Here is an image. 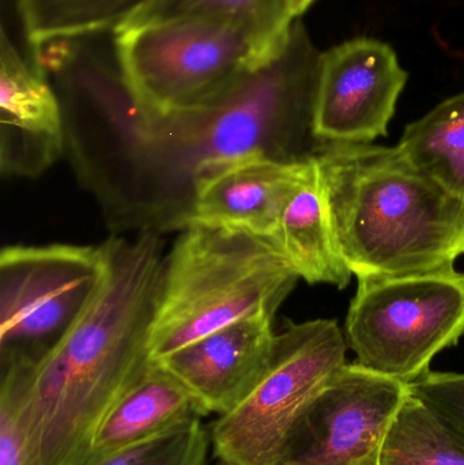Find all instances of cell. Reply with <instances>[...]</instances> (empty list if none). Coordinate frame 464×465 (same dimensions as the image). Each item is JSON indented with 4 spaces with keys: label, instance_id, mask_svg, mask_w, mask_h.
I'll return each mask as SVG.
<instances>
[{
    "label": "cell",
    "instance_id": "cell-1",
    "mask_svg": "<svg viewBox=\"0 0 464 465\" xmlns=\"http://www.w3.org/2000/svg\"><path fill=\"white\" fill-rule=\"evenodd\" d=\"M94 294L38 360L5 361L26 385L27 425L38 465H86L101 423L152 365L150 328L166 256L153 232L104 242Z\"/></svg>",
    "mask_w": 464,
    "mask_h": 465
},
{
    "label": "cell",
    "instance_id": "cell-2",
    "mask_svg": "<svg viewBox=\"0 0 464 465\" xmlns=\"http://www.w3.org/2000/svg\"><path fill=\"white\" fill-rule=\"evenodd\" d=\"M315 157L338 251L357 278L446 270L464 256V201L400 147L323 143Z\"/></svg>",
    "mask_w": 464,
    "mask_h": 465
},
{
    "label": "cell",
    "instance_id": "cell-3",
    "mask_svg": "<svg viewBox=\"0 0 464 465\" xmlns=\"http://www.w3.org/2000/svg\"><path fill=\"white\" fill-rule=\"evenodd\" d=\"M321 65V52L296 19L282 45L221 100L163 119L139 112L128 128L149 155L183 168L190 185L255 153L305 163L323 144L313 133Z\"/></svg>",
    "mask_w": 464,
    "mask_h": 465
},
{
    "label": "cell",
    "instance_id": "cell-4",
    "mask_svg": "<svg viewBox=\"0 0 464 465\" xmlns=\"http://www.w3.org/2000/svg\"><path fill=\"white\" fill-rule=\"evenodd\" d=\"M272 238L188 223L165 260L149 351L161 360L248 317H275L299 282Z\"/></svg>",
    "mask_w": 464,
    "mask_h": 465
},
{
    "label": "cell",
    "instance_id": "cell-5",
    "mask_svg": "<svg viewBox=\"0 0 464 465\" xmlns=\"http://www.w3.org/2000/svg\"><path fill=\"white\" fill-rule=\"evenodd\" d=\"M114 41L136 105L161 119L212 105L275 52L236 27L199 18L128 25Z\"/></svg>",
    "mask_w": 464,
    "mask_h": 465
},
{
    "label": "cell",
    "instance_id": "cell-6",
    "mask_svg": "<svg viewBox=\"0 0 464 465\" xmlns=\"http://www.w3.org/2000/svg\"><path fill=\"white\" fill-rule=\"evenodd\" d=\"M464 335V272L359 279L345 322L357 365L410 384Z\"/></svg>",
    "mask_w": 464,
    "mask_h": 465
},
{
    "label": "cell",
    "instance_id": "cell-7",
    "mask_svg": "<svg viewBox=\"0 0 464 465\" xmlns=\"http://www.w3.org/2000/svg\"><path fill=\"white\" fill-rule=\"evenodd\" d=\"M348 341L335 320L288 324L252 392L212 429L221 461L274 465L302 412L346 365Z\"/></svg>",
    "mask_w": 464,
    "mask_h": 465
},
{
    "label": "cell",
    "instance_id": "cell-8",
    "mask_svg": "<svg viewBox=\"0 0 464 465\" xmlns=\"http://www.w3.org/2000/svg\"><path fill=\"white\" fill-rule=\"evenodd\" d=\"M101 245H13L0 253V352L35 361L74 324L97 289Z\"/></svg>",
    "mask_w": 464,
    "mask_h": 465
},
{
    "label": "cell",
    "instance_id": "cell-9",
    "mask_svg": "<svg viewBox=\"0 0 464 465\" xmlns=\"http://www.w3.org/2000/svg\"><path fill=\"white\" fill-rule=\"evenodd\" d=\"M408 384L346 363L297 420L274 465H379Z\"/></svg>",
    "mask_w": 464,
    "mask_h": 465
},
{
    "label": "cell",
    "instance_id": "cell-10",
    "mask_svg": "<svg viewBox=\"0 0 464 465\" xmlns=\"http://www.w3.org/2000/svg\"><path fill=\"white\" fill-rule=\"evenodd\" d=\"M408 73L389 44L345 41L321 54L313 133L323 143H372L389 124Z\"/></svg>",
    "mask_w": 464,
    "mask_h": 465
},
{
    "label": "cell",
    "instance_id": "cell-11",
    "mask_svg": "<svg viewBox=\"0 0 464 465\" xmlns=\"http://www.w3.org/2000/svg\"><path fill=\"white\" fill-rule=\"evenodd\" d=\"M308 161L283 163L255 153L214 166L193 180L182 226L201 223L274 240Z\"/></svg>",
    "mask_w": 464,
    "mask_h": 465
},
{
    "label": "cell",
    "instance_id": "cell-12",
    "mask_svg": "<svg viewBox=\"0 0 464 465\" xmlns=\"http://www.w3.org/2000/svg\"><path fill=\"white\" fill-rule=\"evenodd\" d=\"M0 168L5 176L35 177L59 158L64 144L62 104L32 54L2 30Z\"/></svg>",
    "mask_w": 464,
    "mask_h": 465
},
{
    "label": "cell",
    "instance_id": "cell-13",
    "mask_svg": "<svg viewBox=\"0 0 464 465\" xmlns=\"http://www.w3.org/2000/svg\"><path fill=\"white\" fill-rule=\"evenodd\" d=\"M274 317H248L210 333L161 360L207 414L233 411L252 392L274 349Z\"/></svg>",
    "mask_w": 464,
    "mask_h": 465
},
{
    "label": "cell",
    "instance_id": "cell-14",
    "mask_svg": "<svg viewBox=\"0 0 464 465\" xmlns=\"http://www.w3.org/2000/svg\"><path fill=\"white\" fill-rule=\"evenodd\" d=\"M204 415L207 412L195 396L153 361L101 423L93 442L92 458L141 444Z\"/></svg>",
    "mask_w": 464,
    "mask_h": 465
},
{
    "label": "cell",
    "instance_id": "cell-15",
    "mask_svg": "<svg viewBox=\"0 0 464 465\" xmlns=\"http://www.w3.org/2000/svg\"><path fill=\"white\" fill-rule=\"evenodd\" d=\"M300 279L345 289L353 273L343 262L330 220L321 168L315 155L283 210L274 237Z\"/></svg>",
    "mask_w": 464,
    "mask_h": 465
},
{
    "label": "cell",
    "instance_id": "cell-16",
    "mask_svg": "<svg viewBox=\"0 0 464 465\" xmlns=\"http://www.w3.org/2000/svg\"><path fill=\"white\" fill-rule=\"evenodd\" d=\"M153 0H14L30 52L52 41L116 33Z\"/></svg>",
    "mask_w": 464,
    "mask_h": 465
},
{
    "label": "cell",
    "instance_id": "cell-17",
    "mask_svg": "<svg viewBox=\"0 0 464 465\" xmlns=\"http://www.w3.org/2000/svg\"><path fill=\"white\" fill-rule=\"evenodd\" d=\"M397 146L416 168L464 201V93L409 124Z\"/></svg>",
    "mask_w": 464,
    "mask_h": 465
},
{
    "label": "cell",
    "instance_id": "cell-18",
    "mask_svg": "<svg viewBox=\"0 0 464 465\" xmlns=\"http://www.w3.org/2000/svg\"><path fill=\"white\" fill-rule=\"evenodd\" d=\"M176 18L209 19L229 25L269 52L282 45L296 21L288 0H153L125 26Z\"/></svg>",
    "mask_w": 464,
    "mask_h": 465
},
{
    "label": "cell",
    "instance_id": "cell-19",
    "mask_svg": "<svg viewBox=\"0 0 464 465\" xmlns=\"http://www.w3.org/2000/svg\"><path fill=\"white\" fill-rule=\"evenodd\" d=\"M379 465H464V437L409 392L384 440Z\"/></svg>",
    "mask_w": 464,
    "mask_h": 465
},
{
    "label": "cell",
    "instance_id": "cell-20",
    "mask_svg": "<svg viewBox=\"0 0 464 465\" xmlns=\"http://www.w3.org/2000/svg\"><path fill=\"white\" fill-rule=\"evenodd\" d=\"M209 444L198 418L141 444L92 458L86 465H204Z\"/></svg>",
    "mask_w": 464,
    "mask_h": 465
},
{
    "label": "cell",
    "instance_id": "cell-21",
    "mask_svg": "<svg viewBox=\"0 0 464 465\" xmlns=\"http://www.w3.org/2000/svg\"><path fill=\"white\" fill-rule=\"evenodd\" d=\"M26 385L21 371L2 366L0 385V465H38L27 425Z\"/></svg>",
    "mask_w": 464,
    "mask_h": 465
},
{
    "label": "cell",
    "instance_id": "cell-22",
    "mask_svg": "<svg viewBox=\"0 0 464 465\" xmlns=\"http://www.w3.org/2000/svg\"><path fill=\"white\" fill-rule=\"evenodd\" d=\"M408 387L411 395L464 437V374L428 371Z\"/></svg>",
    "mask_w": 464,
    "mask_h": 465
},
{
    "label": "cell",
    "instance_id": "cell-23",
    "mask_svg": "<svg viewBox=\"0 0 464 465\" xmlns=\"http://www.w3.org/2000/svg\"><path fill=\"white\" fill-rule=\"evenodd\" d=\"M313 2L315 0H288L291 15L296 19L299 18L300 15H302L313 5Z\"/></svg>",
    "mask_w": 464,
    "mask_h": 465
},
{
    "label": "cell",
    "instance_id": "cell-24",
    "mask_svg": "<svg viewBox=\"0 0 464 465\" xmlns=\"http://www.w3.org/2000/svg\"><path fill=\"white\" fill-rule=\"evenodd\" d=\"M220 465H233V464H229V463H225V461H221Z\"/></svg>",
    "mask_w": 464,
    "mask_h": 465
}]
</instances>
